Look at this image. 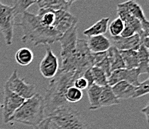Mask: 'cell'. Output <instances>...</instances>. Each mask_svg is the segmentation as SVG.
<instances>
[{
  "label": "cell",
  "instance_id": "26",
  "mask_svg": "<svg viewBox=\"0 0 149 129\" xmlns=\"http://www.w3.org/2000/svg\"><path fill=\"white\" fill-rule=\"evenodd\" d=\"M38 1L36 0H17L14 2V12L15 17L18 14H23L26 12L27 9L32 6L34 4H37Z\"/></svg>",
  "mask_w": 149,
  "mask_h": 129
},
{
  "label": "cell",
  "instance_id": "5",
  "mask_svg": "<svg viewBox=\"0 0 149 129\" xmlns=\"http://www.w3.org/2000/svg\"><path fill=\"white\" fill-rule=\"evenodd\" d=\"M77 24L74 25L59 38L61 43V70L75 72L74 67V57L77 42Z\"/></svg>",
  "mask_w": 149,
  "mask_h": 129
},
{
  "label": "cell",
  "instance_id": "8",
  "mask_svg": "<svg viewBox=\"0 0 149 129\" xmlns=\"http://www.w3.org/2000/svg\"><path fill=\"white\" fill-rule=\"evenodd\" d=\"M24 101L25 99L11 92L6 85H4V100L2 107V118L4 123L11 122V118Z\"/></svg>",
  "mask_w": 149,
  "mask_h": 129
},
{
  "label": "cell",
  "instance_id": "1",
  "mask_svg": "<svg viewBox=\"0 0 149 129\" xmlns=\"http://www.w3.org/2000/svg\"><path fill=\"white\" fill-rule=\"evenodd\" d=\"M15 26L21 27L23 35V43H30L34 46L51 45L58 41L62 36L54 27L45 26L41 24L37 14L28 11L22 14L21 21Z\"/></svg>",
  "mask_w": 149,
  "mask_h": 129
},
{
  "label": "cell",
  "instance_id": "19",
  "mask_svg": "<svg viewBox=\"0 0 149 129\" xmlns=\"http://www.w3.org/2000/svg\"><path fill=\"white\" fill-rule=\"evenodd\" d=\"M86 90H87V95H88L90 103V110H95L99 109L100 108L99 100H100L101 92L103 90V87L93 84L88 87Z\"/></svg>",
  "mask_w": 149,
  "mask_h": 129
},
{
  "label": "cell",
  "instance_id": "2",
  "mask_svg": "<svg viewBox=\"0 0 149 129\" xmlns=\"http://www.w3.org/2000/svg\"><path fill=\"white\" fill-rule=\"evenodd\" d=\"M82 77L72 72H65L59 69L55 77L51 79L44 97L45 111L47 116L56 109L68 105L65 100V92L69 87L74 86L77 79Z\"/></svg>",
  "mask_w": 149,
  "mask_h": 129
},
{
  "label": "cell",
  "instance_id": "14",
  "mask_svg": "<svg viewBox=\"0 0 149 129\" xmlns=\"http://www.w3.org/2000/svg\"><path fill=\"white\" fill-rule=\"evenodd\" d=\"M75 1L71 0H40L37 4L39 9H48L53 11H68L72 4Z\"/></svg>",
  "mask_w": 149,
  "mask_h": 129
},
{
  "label": "cell",
  "instance_id": "3",
  "mask_svg": "<svg viewBox=\"0 0 149 129\" xmlns=\"http://www.w3.org/2000/svg\"><path fill=\"white\" fill-rule=\"evenodd\" d=\"M45 119V104L44 97L35 93L32 97L25 100L15 111L11 122H19L26 126L36 127Z\"/></svg>",
  "mask_w": 149,
  "mask_h": 129
},
{
  "label": "cell",
  "instance_id": "18",
  "mask_svg": "<svg viewBox=\"0 0 149 129\" xmlns=\"http://www.w3.org/2000/svg\"><path fill=\"white\" fill-rule=\"evenodd\" d=\"M119 103V99H118L115 96L114 92L112 90V87H109V85L103 87V90L101 92L100 100H99L100 108L118 105Z\"/></svg>",
  "mask_w": 149,
  "mask_h": 129
},
{
  "label": "cell",
  "instance_id": "20",
  "mask_svg": "<svg viewBox=\"0 0 149 129\" xmlns=\"http://www.w3.org/2000/svg\"><path fill=\"white\" fill-rule=\"evenodd\" d=\"M107 54H108V58L110 63L112 72L116 70L125 69V63L123 62L119 50H118L115 46H112L109 50L107 51Z\"/></svg>",
  "mask_w": 149,
  "mask_h": 129
},
{
  "label": "cell",
  "instance_id": "33",
  "mask_svg": "<svg viewBox=\"0 0 149 129\" xmlns=\"http://www.w3.org/2000/svg\"><path fill=\"white\" fill-rule=\"evenodd\" d=\"M148 109H149V105H147L146 107H145V108H143V109H142V110H141V112L143 113L144 115L146 116V120H147V122H148V119H149V110Z\"/></svg>",
  "mask_w": 149,
  "mask_h": 129
},
{
  "label": "cell",
  "instance_id": "15",
  "mask_svg": "<svg viewBox=\"0 0 149 129\" xmlns=\"http://www.w3.org/2000/svg\"><path fill=\"white\" fill-rule=\"evenodd\" d=\"M87 45L91 53L104 52L112 46L111 41L104 35L90 37L87 40Z\"/></svg>",
  "mask_w": 149,
  "mask_h": 129
},
{
  "label": "cell",
  "instance_id": "4",
  "mask_svg": "<svg viewBox=\"0 0 149 129\" xmlns=\"http://www.w3.org/2000/svg\"><path fill=\"white\" fill-rule=\"evenodd\" d=\"M47 117L60 129H91L81 113L68 105L56 109Z\"/></svg>",
  "mask_w": 149,
  "mask_h": 129
},
{
  "label": "cell",
  "instance_id": "11",
  "mask_svg": "<svg viewBox=\"0 0 149 129\" xmlns=\"http://www.w3.org/2000/svg\"><path fill=\"white\" fill-rule=\"evenodd\" d=\"M139 73L137 69H133V70H126V69H122V70H118L113 71L108 78V85L109 87H112L115 84L120 81H125L130 83L132 85L138 87L139 85Z\"/></svg>",
  "mask_w": 149,
  "mask_h": 129
},
{
  "label": "cell",
  "instance_id": "30",
  "mask_svg": "<svg viewBox=\"0 0 149 129\" xmlns=\"http://www.w3.org/2000/svg\"><path fill=\"white\" fill-rule=\"evenodd\" d=\"M74 86L76 88L79 89V90L83 91V90H86L88 88V83L84 77L82 76L79 77L78 79H76L75 81H74Z\"/></svg>",
  "mask_w": 149,
  "mask_h": 129
},
{
  "label": "cell",
  "instance_id": "34",
  "mask_svg": "<svg viewBox=\"0 0 149 129\" xmlns=\"http://www.w3.org/2000/svg\"><path fill=\"white\" fill-rule=\"evenodd\" d=\"M7 8V5H4L1 1H0V15L4 12V11L6 10Z\"/></svg>",
  "mask_w": 149,
  "mask_h": 129
},
{
  "label": "cell",
  "instance_id": "25",
  "mask_svg": "<svg viewBox=\"0 0 149 129\" xmlns=\"http://www.w3.org/2000/svg\"><path fill=\"white\" fill-rule=\"evenodd\" d=\"M91 72L94 84L102 87L108 85V78L101 69L96 66H92L91 68Z\"/></svg>",
  "mask_w": 149,
  "mask_h": 129
},
{
  "label": "cell",
  "instance_id": "6",
  "mask_svg": "<svg viewBox=\"0 0 149 129\" xmlns=\"http://www.w3.org/2000/svg\"><path fill=\"white\" fill-rule=\"evenodd\" d=\"M93 66V56L87 45V40L78 39L74 57V67L76 73L83 76L86 70Z\"/></svg>",
  "mask_w": 149,
  "mask_h": 129
},
{
  "label": "cell",
  "instance_id": "35",
  "mask_svg": "<svg viewBox=\"0 0 149 129\" xmlns=\"http://www.w3.org/2000/svg\"><path fill=\"white\" fill-rule=\"evenodd\" d=\"M51 129H60L58 126L55 125L53 122H51Z\"/></svg>",
  "mask_w": 149,
  "mask_h": 129
},
{
  "label": "cell",
  "instance_id": "32",
  "mask_svg": "<svg viewBox=\"0 0 149 129\" xmlns=\"http://www.w3.org/2000/svg\"><path fill=\"white\" fill-rule=\"evenodd\" d=\"M35 129H51V119L49 117H46Z\"/></svg>",
  "mask_w": 149,
  "mask_h": 129
},
{
  "label": "cell",
  "instance_id": "9",
  "mask_svg": "<svg viewBox=\"0 0 149 129\" xmlns=\"http://www.w3.org/2000/svg\"><path fill=\"white\" fill-rule=\"evenodd\" d=\"M15 15L13 6H7L4 12L0 15V31L2 32L8 46L13 42L14 27L15 26Z\"/></svg>",
  "mask_w": 149,
  "mask_h": 129
},
{
  "label": "cell",
  "instance_id": "17",
  "mask_svg": "<svg viewBox=\"0 0 149 129\" xmlns=\"http://www.w3.org/2000/svg\"><path fill=\"white\" fill-rule=\"evenodd\" d=\"M109 17H103L95 23L92 26L86 28L83 32V34L87 37H93L97 35H104L108 30Z\"/></svg>",
  "mask_w": 149,
  "mask_h": 129
},
{
  "label": "cell",
  "instance_id": "7",
  "mask_svg": "<svg viewBox=\"0 0 149 129\" xmlns=\"http://www.w3.org/2000/svg\"><path fill=\"white\" fill-rule=\"evenodd\" d=\"M5 85L11 92L25 100L29 99L35 94V86L34 84H27L25 82L24 79L19 78L17 70H14Z\"/></svg>",
  "mask_w": 149,
  "mask_h": 129
},
{
  "label": "cell",
  "instance_id": "21",
  "mask_svg": "<svg viewBox=\"0 0 149 129\" xmlns=\"http://www.w3.org/2000/svg\"><path fill=\"white\" fill-rule=\"evenodd\" d=\"M123 3L130 15L138 19L139 21L142 23V25L149 23L144 14V11L140 5H139L137 2H134V1H128V2H123Z\"/></svg>",
  "mask_w": 149,
  "mask_h": 129
},
{
  "label": "cell",
  "instance_id": "10",
  "mask_svg": "<svg viewBox=\"0 0 149 129\" xmlns=\"http://www.w3.org/2000/svg\"><path fill=\"white\" fill-rule=\"evenodd\" d=\"M59 70L58 58L49 47L46 49V54L39 65L40 73L46 79H53Z\"/></svg>",
  "mask_w": 149,
  "mask_h": 129
},
{
  "label": "cell",
  "instance_id": "16",
  "mask_svg": "<svg viewBox=\"0 0 149 129\" xmlns=\"http://www.w3.org/2000/svg\"><path fill=\"white\" fill-rule=\"evenodd\" d=\"M112 90L118 99H127L133 98V94L136 90V87L132 85L130 83L125 81H120L112 86Z\"/></svg>",
  "mask_w": 149,
  "mask_h": 129
},
{
  "label": "cell",
  "instance_id": "27",
  "mask_svg": "<svg viewBox=\"0 0 149 129\" xmlns=\"http://www.w3.org/2000/svg\"><path fill=\"white\" fill-rule=\"evenodd\" d=\"M83 91L76 88L74 86L69 87L65 92V100L67 102L77 103L83 99Z\"/></svg>",
  "mask_w": 149,
  "mask_h": 129
},
{
  "label": "cell",
  "instance_id": "29",
  "mask_svg": "<svg viewBox=\"0 0 149 129\" xmlns=\"http://www.w3.org/2000/svg\"><path fill=\"white\" fill-rule=\"evenodd\" d=\"M149 93V79H147L142 83H139V85L136 87L135 92L133 96V99L146 96Z\"/></svg>",
  "mask_w": 149,
  "mask_h": 129
},
{
  "label": "cell",
  "instance_id": "28",
  "mask_svg": "<svg viewBox=\"0 0 149 129\" xmlns=\"http://www.w3.org/2000/svg\"><path fill=\"white\" fill-rule=\"evenodd\" d=\"M124 27L125 25L122 20L120 18L117 17L110 23V25L108 26V29L112 37H118L122 33Z\"/></svg>",
  "mask_w": 149,
  "mask_h": 129
},
{
  "label": "cell",
  "instance_id": "24",
  "mask_svg": "<svg viewBox=\"0 0 149 129\" xmlns=\"http://www.w3.org/2000/svg\"><path fill=\"white\" fill-rule=\"evenodd\" d=\"M33 59V52L29 48H21L17 51L16 54H15L16 62L20 66H28L32 63Z\"/></svg>",
  "mask_w": 149,
  "mask_h": 129
},
{
  "label": "cell",
  "instance_id": "23",
  "mask_svg": "<svg viewBox=\"0 0 149 129\" xmlns=\"http://www.w3.org/2000/svg\"><path fill=\"white\" fill-rule=\"evenodd\" d=\"M139 58V66L137 70L139 75L148 73L149 63V52L148 49L143 45H140L139 49L137 51Z\"/></svg>",
  "mask_w": 149,
  "mask_h": 129
},
{
  "label": "cell",
  "instance_id": "22",
  "mask_svg": "<svg viewBox=\"0 0 149 129\" xmlns=\"http://www.w3.org/2000/svg\"><path fill=\"white\" fill-rule=\"evenodd\" d=\"M120 54L125 63L126 70L137 69L139 66V58L137 51H120Z\"/></svg>",
  "mask_w": 149,
  "mask_h": 129
},
{
  "label": "cell",
  "instance_id": "12",
  "mask_svg": "<svg viewBox=\"0 0 149 129\" xmlns=\"http://www.w3.org/2000/svg\"><path fill=\"white\" fill-rule=\"evenodd\" d=\"M77 23V18L68 11H56V21L53 27L62 35L74 25Z\"/></svg>",
  "mask_w": 149,
  "mask_h": 129
},
{
  "label": "cell",
  "instance_id": "13",
  "mask_svg": "<svg viewBox=\"0 0 149 129\" xmlns=\"http://www.w3.org/2000/svg\"><path fill=\"white\" fill-rule=\"evenodd\" d=\"M112 40L114 44L113 46L119 51H138L141 45L140 38L138 34L130 37H121V36L112 37Z\"/></svg>",
  "mask_w": 149,
  "mask_h": 129
},
{
  "label": "cell",
  "instance_id": "31",
  "mask_svg": "<svg viewBox=\"0 0 149 129\" xmlns=\"http://www.w3.org/2000/svg\"><path fill=\"white\" fill-rule=\"evenodd\" d=\"M125 25V27H124V30H123L122 33L121 34V37H130L131 36H133L134 34H136V30L133 28L132 26H129V25Z\"/></svg>",
  "mask_w": 149,
  "mask_h": 129
}]
</instances>
